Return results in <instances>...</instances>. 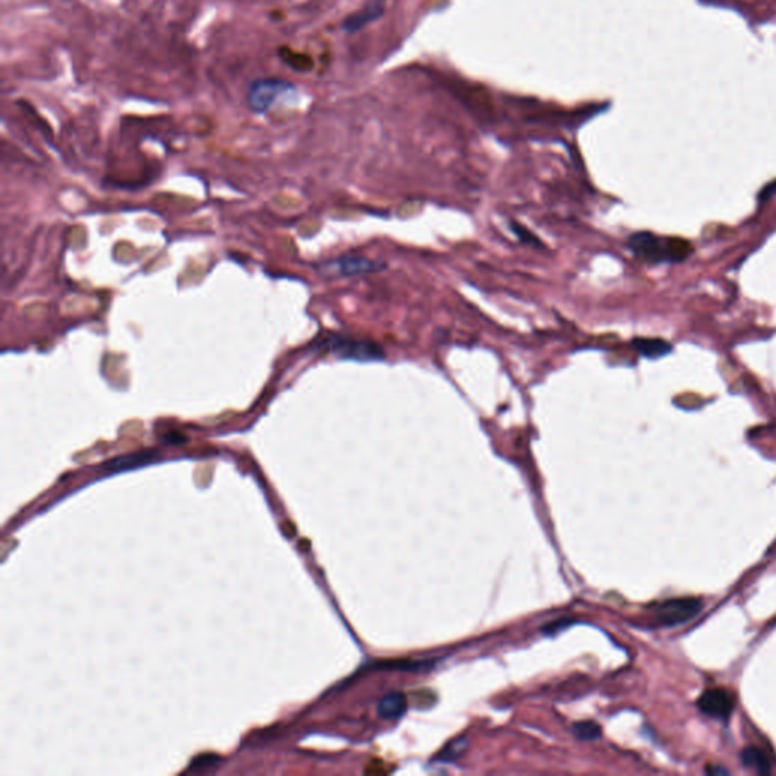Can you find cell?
I'll return each mask as SVG.
<instances>
[{
    "instance_id": "1",
    "label": "cell",
    "mask_w": 776,
    "mask_h": 776,
    "mask_svg": "<svg viewBox=\"0 0 776 776\" xmlns=\"http://www.w3.org/2000/svg\"><path fill=\"white\" fill-rule=\"evenodd\" d=\"M628 248L637 258L646 263H664V261H682L693 252L691 244L680 236L661 239L650 232H635L628 240Z\"/></svg>"
},
{
    "instance_id": "2",
    "label": "cell",
    "mask_w": 776,
    "mask_h": 776,
    "mask_svg": "<svg viewBox=\"0 0 776 776\" xmlns=\"http://www.w3.org/2000/svg\"><path fill=\"white\" fill-rule=\"evenodd\" d=\"M317 349L328 350L340 359H352L359 363H373L386 359V350L378 343L365 338H354L332 334L317 345Z\"/></svg>"
},
{
    "instance_id": "3",
    "label": "cell",
    "mask_w": 776,
    "mask_h": 776,
    "mask_svg": "<svg viewBox=\"0 0 776 776\" xmlns=\"http://www.w3.org/2000/svg\"><path fill=\"white\" fill-rule=\"evenodd\" d=\"M293 84L284 79L277 78H263L252 83L246 101L250 111L257 114H264L276 102L285 89H290Z\"/></svg>"
},
{
    "instance_id": "4",
    "label": "cell",
    "mask_w": 776,
    "mask_h": 776,
    "mask_svg": "<svg viewBox=\"0 0 776 776\" xmlns=\"http://www.w3.org/2000/svg\"><path fill=\"white\" fill-rule=\"evenodd\" d=\"M383 267H386L383 263H378V261L358 255V253H347V255L322 264L320 268L323 273L329 276H358L379 272Z\"/></svg>"
},
{
    "instance_id": "5",
    "label": "cell",
    "mask_w": 776,
    "mask_h": 776,
    "mask_svg": "<svg viewBox=\"0 0 776 776\" xmlns=\"http://www.w3.org/2000/svg\"><path fill=\"white\" fill-rule=\"evenodd\" d=\"M702 610V602L696 598H675L657 605V619L663 625L675 626L689 622Z\"/></svg>"
},
{
    "instance_id": "6",
    "label": "cell",
    "mask_w": 776,
    "mask_h": 776,
    "mask_svg": "<svg viewBox=\"0 0 776 776\" xmlns=\"http://www.w3.org/2000/svg\"><path fill=\"white\" fill-rule=\"evenodd\" d=\"M447 87L452 89L454 94H456V97H458V99L467 106L475 116L481 119H490V116H492L493 112L492 99H490V96L484 88L460 84L456 83V80L455 83L454 80L447 83Z\"/></svg>"
},
{
    "instance_id": "7",
    "label": "cell",
    "mask_w": 776,
    "mask_h": 776,
    "mask_svg": "<svg viewBox=\"0 0 776 776\" xmlns=\"http://www.w3.org/2000/svg\"><path fill=\"white\" fill-rule=\"evenodd\" d=\"M734 707L735 699L732 693L725 689H709L702 693L698 699V708L700 712L718 721H728Z\"/></svg>"
},
{
    "instance_id": "8",
    "label": "cell",
    "mask_w": 776,
    "mask_h": 776,
    "mask_svg": "<svg viewBox=\"0 0 776 776\" xmlns=\"http://www.w3.org/2000/svg\"><path fill=\"white\" fill-rule=\"evenodd\" d=\"M383 6H386V0H372L370 3H367L363 10L356 11L355 14H350L349 17L343 21L341 28L349 34L352 32L361 31L367 24L378 20L383 14Z\"/></svg>"
},
{
    "instance_id": "9",
    "label": "cell",
    "mask_w": 776,
    "mask_h": 776,
    "mask_svg": "<svg viewBox=\"0 0 776 776\" xmlns=\"http://www.w3.org/2000/svg\"><path fill=\"white\" fill-rule=\"evenodd\" d=\"M408 708L406 696L400 691L388 693L378 702V714L387 721H395V718L402 717Z\"/></svg>"
},
{
    "instance_id": "10",
    "label": "cell",
    "mask_w": 776,
    "mask_h": 776,
    "mask_svg": "<svg viewBox=\"0 0 776 776\" xmlns=\"http://www.w3.org/2000/svg\"><path fill=\"white\" fill-rule=\"evenodd\" d=\"M158 456L157 451H143V452H137V454H129V455H123V456H117V458L110 460L108 463H105L102 467L108 472H119V470H126V469H132V467H138V465H143L146 463H150L152 460H155Z\"/></svg>"
},
{
    "instance_id": "11",
    "label": "cell",
    "mask_w": 776,
    "mask_h": 776,
    "mask_svg": "<svg viewBox=\"0 0 776 776\" xmlns=\"http://www.w3.org/2000/svg\"><path fill=\"white\" fill-rule=\"evenodd\" d=\"M631 346L641 356H646V358L664 356L672 350L671 343H667L661 338H634L631 341Z\"/></svg>"
},
{
    "instance_id": "12",
    "label": "cell",
    "mask_w": 776,
    "mask_h": 776,
    "mask_svg": "<svg viewBox=\"0 0 776 776\" xmlns=\"http://www.w3.org/2000/svg\"><path fill=\"white\" fill-rule=\"evenodd\" d=\"M741 761L749 769L757 770L759 775H769L772 772V764L769 758L758 748H745L741 752Z\"/></svg>"
},
{
    "instance_id": "13",
    "label": "cell",
    "mask_w": 776,
    "mask_h": 776,
    "mask_svg": "<svg viewBox=\"0 0 776 776\" xmlns=\"http://www.w3.org/2000/svg\"><path fill=\"white\" fill-rule=\"evenodd\" d=\"M277 56H279L281 61L288 65L290 69L296 70V71H308L314 67V62L311 56H308L305 53H300L296 51H291L288 47H281L277 49Z\"/></svg>"
},
{
    "instance_id": "14",
    "label": "cell",
    "mask_w": 776,
    "mask_h": 776,
    "mask_svg": "<svg viewBox=\"0 0 776 776\" xmlns=\"http://www.w3.org/2000/svg\"><path fill=\"white\" fill-rule=\"evenodd\" d=\"M465 748H467V739L465 737L454 739L452 741H449L443 749H441V752L438 754V759H443V761H455V759H458L464 754Z\"/></svg>"
},
{
    "instance_id": "15",
    "label": "cell",
    "mask_w": 776,
    "mask_h": 776,
    "mask_svg": "<svg viewBox=\"0 0 776 776\" xmlns=\"http://www.w3.org/2000/svg\"><path fill=\"white\" fill-rule=\"evenodd\" d=\"M574 734L579 740H596L601 737V726L593 721H584L574 725Z\"/></svg>"
},
{
    "instance_id": "16",
    "label": "cell",
    "mask_w": 776,
    "mask_h": 776,
    "mask_svg": "<svg viewBox=\"0 0 776 776\" xmlns=\"http://www.w3.org/2000/svg\"><path fill=\"white\" fill-rule=\"evenodd\" d=\"M510 227L512 230V232L516 234V236H517V239H519L520 241H524L525 244H529V246H534V248H540V246H542V241L538 240L533 232L528 231L526 227L521 226L520 223H517V222H511Z\"/></svg>"
},
{
    "instance_id": "17",
    "label": "cell",
    "mask_w": 776,
    "mask_h": 776,
    "mask_svg": "<svg viewBox=\"0 0 776 776\" xmlns=\"http://www.w3.org/2000/svg\"><path fill=\"white\" fill-rule=\"evenodd\" d=\"M218 763V757L217 755H212V754H203L199 755L198 758H194L191 764H190V770L193 772H205L211 767L217 766Z\"/></svg>"
},
{
    "instance_id": "18",
    "label": "cell",
    "mask_w": 776,
    "mask_h": 776,
    "mask_svg": "<svg viewBox=\"0 0 776 776\" xmlns=\"http://www.w3.org/2000/svg\"><path fill=\"white\" fill-rule=\"evenodd\" d=\"M707 772H708V773H712V775H718V773L730 775V772L726 770V769H723V767H708Z\"/></svg>"
}]
</instances>
